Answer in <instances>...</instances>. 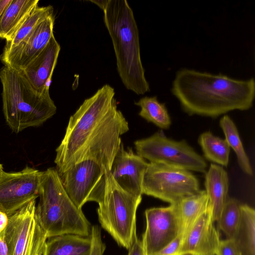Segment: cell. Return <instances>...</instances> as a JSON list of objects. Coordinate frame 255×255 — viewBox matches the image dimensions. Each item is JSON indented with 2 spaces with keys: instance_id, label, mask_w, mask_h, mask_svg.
<instances>
[{
  "instance_id": "obj_7",
  "label": "cell",
  "mask_w": 255,
  "mask_h": 255,
  "mask_svg": "<svg viewBox=\"0 0 255 255\" xmlns=\"http://www.w3.org/2000/svg\"><path fill=\"white\" fill-rule=\"evenodd\" d=\"M199 187L198 180L190 171L149 162L143 178L142 193L175 204L198 193Z\"/></svg>"
},
{
  "instance_id": "obj_20",
  "label": "cell",
  "mask_w": 255,
  "mask_h": 255,
  "mask_svg": "<svg viewBox=\"0 0 255 255\" xmlns=\"http://www.w3.org/2000/svg\"><path fill=\"white\" fill-rule=\"evenodd\" d=\"M42 255H90V236L65 234L47 239Z\"/></svg>"
},
{
  "instance_id": "obj_4",
  "label": "cell",
  "mask_w": 255,
  "mask_h": 255,
  "mask_svg": "<svg viewBox=\"0 0 255 255\" xmlns=\"http://www.w3.org/2000/svg\"><path fill=\"white\" fill-rule=\"evenodd\" d=\"M36 214L47 238L65 234L90 236L92 226L70 199L54 168L42 171Z\"/></svg>"
},
{
  "instance_id": "obj_12",
  "label": "cell",
  "mask_w": 255,
  "mask_h": 255,
  "mask_svg": "<svg viewBox=\"0 0 255 255\" xmlns=\"http://www.w3.org/2000/svg\"><path fill=\"white\" fill-rule=\"evenodd\" d=\"M145 217L146 229L141 241L145 255H155L182 234L177 204L146 209Z\"/></svg>"
},
{
  "instance_id": "obj_9",
  "label": "cell",
  "mask_w": 255,
  "mask_h": 255,
  "mask_svg": "<svg viewBox=\"0 0 255 255\" xmlns=\"http://www.w3.org/2000/svg\"><path fill=\"white\" fill-rule=\"evenodd\" d=\"M36 199L8 217L4 239L8 255L43 254L48 238L36 214Z\"/></svg>"
},
{
  "instance_id": "obj_13",
  "label": "cell",
  "mask_w": 255,
  "mask_h": 255,
  "mask_svg": "<svg viewBox=\"0 0 255 255\" xmlns=\"http://www.w3.org/2000/svg\"><path fill=\"white\" fill-rule=\"evenodd\" d=\"M106 172L96 162L82 160L59 175L67 194L76 206H83Z\"/></svg>"
},
{
  "instance_id": "obj_30",
  "label": "cell",
  "mask_w": 255,
  "mask_h": 255,
  "mask_svg": "<svg viewBox=\"0 0 255 255\" xmlns=\"http://www.w3.org/2000/svg\"><path fill=\"white\" fill-rule=\"evenodd\" d=\"M182 239L183 235L180 234L155 255H178V252Z\"/></svg>"
},
{
  "instance_id": "obj_22",
  "label": "cell",
  "mask_w": 255,
  "mask_h": 255,
  "mask_svg": "<svg viewBox=\"0 0 255 255\" xmlns=\"http://www.w3.org/2000/svg\"><path fill=\"white\" fill-rule=\"evenodd\" d=\"M241 220L234 237L241 255H255V211L247 204H242Z\"/></svg>"
},
{
  "instance_id": "obj_2",
  "label": "cell",
  "mask_w": 255,
  "mask_h": 255,
  "mask_svg": "<svg viewBox=\"0 0 255 255\" xmlns=\"http://www.w3.org/2000/svg\"><path fill=\"white\" fill-rule=\"evenodd\" d=\"M104 21L115 51L118 73L126 89L137 95L150 91L141 62L139 32L126 0H108Z\"/></svg>"
},
{
  "instance_id": "obj_1",
  "label": "cell",
  "mask_w": 255,
  "mask_h": 255,
  "mask_svg": "<svg viewBox=\"0 0 255 255\" xmlns=\"http://www.w3.org/2000/svg\"><path fill=\"white\" fill-rule=\"evenodd\" d=\"M171 92L188 114L216 118L231 111L250 109L255 82L254 78L238 80L182 68L176 73Z\"/></svg>"
},
{
  "instance_id": "obj_29",
  "label": "cell",
  "mask_w": 255,
  "mask_h": 255,
  "mask_svg": "<svg viewBox=\"0 0 255 255\" xmlns=\"http://www.w3.org/2000/svg\"><path fill=\"white\" fill-rule=\"evenodd\" d=\"M215 255H241L239 247L235 238L221 240Z\"/></svg>"
},
{
  "instance_id": "obj_35",
  "label": "cell",
  "mask_w": 255,
  "mask_h": 255,
  "mask_svg": "<svg viewBox=\"0 0 255 255\" xmlns=\"http://www.w3.org/2000/svg\"><path fill=\"white\" fill-rule=\"evenodd\" d=\"M4 172L2 165L0 163V177L1 176L2 173Z\"/></svg>"
},
{
  "instance_id": "obj_33",
  "label": "cell",
  "mask_w": 255,
  "mask_h": 255,
  "mask_svg": "<svg viewBox=\"0 0 255 255\" xmlns=\"http://www.w3.org/2000/svg\"><path fill=\"white\" fill-rule=\"evenodd\" d=\"M12 0H0V18Z\"/></svg>"
},
{
  "instance_id": "obj_24",
  "label": "cell",
  "mask_w": 255,
  "mask_h": 255,
  "mask_svg": "<svg viewBox=\"0 0 255 255\" xmlns=\"http://www.w3.org/2000/svg\"><path fill=\"white\" fill-rule=\"evenodd\" d=\"M135 104L140 108L139 115L161 129L169 128L171 121L165 104L159 102L156 96H145Z\"/></svg>"
},
{
  "instance_id": "obj_34",
  "label": "cell",
  "mask_w": 255,
  "mask_h": 255,
  "mask_svg": "<svg viewBox=\"0 0 255 255\" xmlns=\"http://www.w3.org/2000/svg\"><path fill=\"white\" fill-rule=\"evenodd\" d=\"M91 2L94 3L96 5H97L101 9L103 10L105 8L108 0H90Z\"/></svg>"
},
{
  "instance_id": "obj_18",
  "label": "cell",
  "mask_w": 255,
  "mask_h": 255,
  "mask_svg": "<svg viewBox=\"0 0 255 255\" xmlns=\"http://www.w3.org/2000/svg\"><path fill=\"white\" fill-rule=\"evenodd\" d=\"M228 173L221 165L211 164L206 173L205 186L213 220L217 222L228 196Z\"/></svg>"
},
{
  "instance_id": "obj_16",
  "label": "cell",
  "mask_w": 255,
  "mask_h": 255,
  "mask_svg": "<svg viewBox=\"0 0 255 255\" xmlns=\"http://www.w3.org/2000/svg\"><path fill=\"white\" fill-rule=\"evenodd\" d=\"M148 163L123 143L116 155L110 171L117 183L125 191L142 196L143 178Z\"/></svg>"
},
{
  "instance_id": "obj_21",
  "label": "cell",
  "mask_w": 255,
  "mask_h": 255,
  "mask_svg": "<svg viewBox=\"0 0 255 255\" xmlns=\"http://www.w3.org/2000/svg\"><path fill=\"white\" fill-rule=\"evenodd\" d=\"M181 222L183 237L197 219L207 210L209 198L205 190L186 197L177 203Z\"/></svg>"
},
{
  "instance_id": "obj_32",
  "label": "cell",
  "mask_w": 255,
  "mask_h": 255,
  "mask_svg": "<svg viewBox=\"0 0 255 255\" xmlns=\"http://www.w3.org/2000/svg\"><path fill=\"white\" fill-rule=\"evenodd\" d=\"M128 255H145L141 241L137 235L134 237L132 244L128 249Z\"/></svg>"
},
{
  "instance_id": "obj_11",
  "label": "cell",
  "mask_w": 255,
  "mask_h": 255,
  "mask_svg": "<svg viewBox=\"0 0 255 255\" xmlns=\"http://www.w3.org/2000/svg\"><path fill=\"white\" fill-rule=\"evenodd\" d=\"M42 173L28 166L18 172L4 171L0 177V211L8 217L37 199Z\"/></svg>"
},
{
  "instance_id": "obj_17",
  "label": "cell",
  "mask_w": 255,
  "mask_h": 255,
  "mask_svg": "<svg viewBox=\"0 0 255 255\" xmlns=\"http://www.w3.org/2000/svg\"><path fill=\"white\" fill-rule=\"evenodd\" d=\"M60 49L53 35L40 53L24 69L20 70L37 91L40 93L49 91Z\"/></svg>"
},
{
  "instance_id": "obj_23",
  "label": "cell",
  "mask_w": 255,
  "mask_h": 255,
  "mask_svg": "<svg viewBox=\"0 0 255 255\" xmlns=\"http://www.w3.org/2000/svg\"><path fill=\"white\" fill-rule=\"evenodd\" d=\"M198 142L207 160L221 166L228 165L230 147L225 139L216 136L210 131H206L199 136Z\"/></svg>"
},
{
  "instance_id": "obj_27",
  "label": "cell",
  "mask_w": 255,
  "mask_h": 255,
  "mask_svg": "<svg viewBox=\"0 0 255 255\" xmlns=\"http://www.w3.org/2000/svg\"><path fill=\"white\" fill-rule=\"evenodd\" d=\"M241 204L235 198L228 197L217 222L218 230L227 238H234L239 229L241 220Z\"/></svg>"
},
{
  "instance_id": "obj_5",
  "label": "cell",
  "mask_w": 255,
  "mask_h": 255,
  "mask_svg": "<svg viewBox=\"0 0 255 255\" xmlns=\"http://www.w3.org/2000/svg\"><path fill=\"white\" fill-rule=\"evenodd\" d=\"M114 89L108 84L86 99L69 120L66 132L56 149L54 162L59 175L77 163L92 134L114 106Z\"/></svg>"
},
{
  "instance_id": "obj_28",
  "label": "cell",
  "mask_w": 255,
  "mask_h": 255,
  "mask_svg": "<svg viewBox=\"0 0 255 255\" xmlns=\"http://www.w3.org/2000/svg\"><path fill=\"white\" fill-rule=\"evenodd\" d=\"M90 237L91 250L90 255H103L106 247L102 240L101 228L98 225L92 226Z\"/></svg>"
},
{
  "instance_id": "obj_14",
  "label": "cell",
  "mask_w": 255,
  "mask_h": 255,
  "mask_svg": "<svg viewBox=\"0 0 255 255\" xmlns=\"http://www.w3.org/2000/svg\"><path fill=\"white\" fill-rule=\"evenodd\" d=\"M54 20L53 14L48 16L17 46L1 53L0 60L4 66L20 71L34 59L54 35Z\"/></svg>"
},
{
  "instance_id": "obj_6",
  "label": "cell",
  "mask_w": 255,
  "mask_h": 255,
  "mask_svg": "<svg viewBox=\"0 0 255 255\" xmlns=\"http://www.w3.org/2000/svg\"><path fill=\"white\" fill-rule=\"evenodd\" d=\"M142 196H136L123 189L110 171L106 172L88 199L99 205L98 220L120 246L128 250L136 233V213Z\"/></svg>"
},
{
  "instance_id": "obj_3",
  "label": "cell",
  "mask_w": 255,
  "mask_h": 255,
  "mask_svg": "<svg viewBox=\"0 0 255 255\" xmlns=\"http://www.w3.org/2000/svg\"><path fill=\"white\" fill-rule=\"evenodd\" d=\"M0 81L4 117L16 133L42 125L56 113L49 91H37L20 71L3 65Z\"/></svg>"
},
{
  "instance_id": "obj_31",
  "label": "cell",
  "mask_w": 255,
  "mask_h": 255,
  "mask_svg": "<svg viewBox=\"0 0 255 255\" xmlns=\"http://www.w3.org/2000/svg\"><path fill=\"white\" fill-rule=\"evenodd\" d=\"M8 221V216L0 211V255H8L4 239V231Z\"/></svg>"
},
{
  "instance_id": "obj_8",
  "label": "cell",
  "mask_w": 255,
  "mask_h": 255,
  "mask_svg": "<svg viewBox=\"0 0 255 255\" xmlns=\"http://www.w3.org/2000/svg\"><path fill=\"white\" fill-rule=\"evenodd\" d=\"M136 153L150 162L201 173L206 172L207 163L186 141L167 137L162 131L134 142Z\"/></svg>"
},
{
  "instance_id": "obj_19",
  "label": "cell",
  "mask_w": 255,
  "mask_h": 255,
  "mask_svg": "<svg viewBox=\"0 0 255 255\" xmlns=\"http://www.w3.org/2000/svg\"><path fill=\"white\" fill-rule=\"evenodd\" d=\"M39 0H12L0 18V38L10 40L32 11Z\"/></svg>"
},
{
  "instance_id": "obj_10",
  "label": "cell",
  "mask_w": 255,
  "mask_h": 255,
  "mask_svg": "<svg viewBox=\"0 0 255 255\" xmlns=\"http://www.w3.org/2000/svg\"><path fill=\"white\" fill-rule=\"evenodd\" d=\"M128 130L127 121L115 105L92 134L78 162L91 160L97 163L105 172L110 171L122 144L121 136Z\"/></svg>"
},
{
  "instance_id": "obj_26",
  "label": "cell",
  "mask_w": 255,
  "mask_h": 255,
  "mask_svg": "<svg viewBox=\"0 0 255 255\" xmlns=\"http://www.w3.org/2000/svg\"><path fill=\"white\" fill-rule=\"evenodd\" d=\"M220 126L230 147H231L236 153L240 167L245 173L252 176L253 171L249 157L245 151L234 123L228 115H225L220 119Z\"/></svg>"
},
{
  "instance_id": "obj_25",
  "label": "cell",
  "mask_w": 255,
  "mask_h": 255,
  "mask_svg": "<svg viewBox=\"0 0 255 255\" xmlns=\"http://www.w3.org/2000/svg\"><path fill=\"white\" fill-rule=\"evenodd\" d=\"M53 14V7L49 5L37 6L20 26L12 38L5 41L2 53L8 52L21 43L48 16Z\"/></svg>"
},
{
  "instance_id": "obj_15",
  "label": "cell",
  "mask_w": 255,
  "mask_h": 255,
  "mask_svg": "<svg viewBox=\"0 0 255 255\" xmlns=\"http://www.w3.org/2000/svg\"><path fill=\"white\" fill-rule=\"evenodd\" d=\"M214 223L209 203L207 210L183 237L178 255H215L221 239Z\"/></svg>"
}]
</instances>
